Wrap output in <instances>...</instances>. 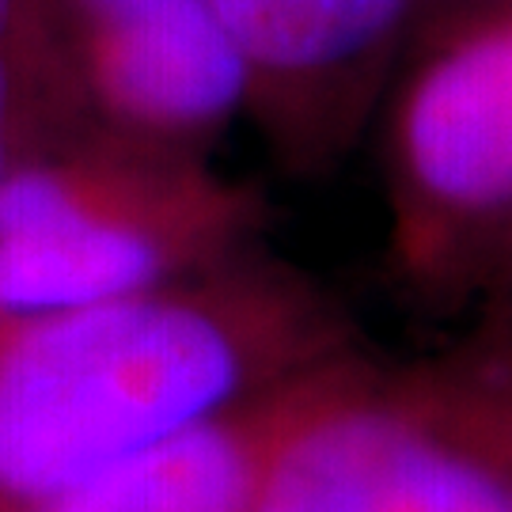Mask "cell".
<instances>
[{"mask_svg": "<svg viewBox=\"0 0 512 512\" xmlns=\"http://www.w3.org/2000/svg\"><path fill=\"white\" fill-rule=\"evenodd\" d=\"M361 349L315 277L251 247L95 308L0 323V512H38Z\"/></svg>", "mask_w": 512, "mask_h": 512, "instance_id": "cell-1", "label": "cell"}, {"mask_svg": "<svg viewBox=\"0 0 512 512\" xmlns=\"http://www.w3.org/2000/svg\"><path fill=\"white\" fill-rule=\"evenodd\" d=\"M251 512H512V338L368 349L296 387Z\"/></svg>", "mask_w": 512, "mask_h": 512, "instance_id": "cell-2", "label": "cell"}, {"mask_svg": "<svg viewBox=\"0 0 512 512\" xmlns=\"http://www.w3.org/2000/svg\"><path fill=\"white\" fill-rule=\"evenodd\" d=\"M266 205L209 156L84 126L0 183V323L95 308L258 247Z\"/></svg>", "mask_w": 512, "mask_h": 512, "instance_id": "cell-3", "label": "cell"}, {"mask_svg": "<svg viewBox=\"0 0 512 512\" xmlns=\"http://www.w3.org/2000/svg\"><path fill=\"white\" fill-rule=\"evenodd\" d=\"M387 202L410 281L471 296L512 220V19L410 61L387 126Z\"/></svg>", "mask_w": 512, "mask_h": 512, "instance_id": "cell-4", "label": "cell"}, {"mask_svg": "<svg viewBox=\"0 0 512 512\" xmlns=\"http://www.w3.org/2000/svg\"><path fill=\"white\" fill-rule=\"evenodd\" d=\"M247 69V114L293 175L357 145L406 61L418 0H209Z\"/></svg>", "mask_w": 512, "mask_h": 512, "instance_id": "cell-5", "label": "cell"}, {"mask_svg": "<svg viewBox=\"0 0 512 512\" xmlns=\"http://www.w3.org/2000/svg\"><path fill=\"white\" fill-rule=\"evenodd\" d=\"M99 126L209 156L247 110V69L209 0H57Z\"/></svg>", "mask_w": 512, "mask_h": 512, "instance_id": "cell-6", "label": "cell"}, {"mask_svg": "<svg viewBox=\"0 0 512 512\" xmlns=\"http://www.w3.org/2000/svg\"><path fill=\"white\" fill-rule=\"evenodd\" d=\"M296 387L129 459L38 512H251L262 459Z\"/></svg>", "mask_w": 512, "mask_h": 512, "instance_id": "cell-7", "label": "cell"}, {"mask_svg": "<svg viewBox=\"0 0 512 512\" xmlns=\"http://www.w3.org/2000/svg\"><path fill=\"white\" fill-rule=\"evenodd\" d=\"M92 122L57 0H0V183Z\"/></svg>", "mask_w": 512, "mask_h": 512, "instance_id": "cell-8", "label": "cell"}, {"mask_svg": "<svg viewBox=\"0 0 512 512\" xmlns=\"http://www.w3.org/2000/svg\"><path fill=\"white\" fill-rule=\"evenodd\" d=\"M501 19H512V0H418L406 65L452 38L471 35L478 27H490Z\"/></svg>", "mask_w": 512, "mask_h": 512, "instance_id": "cell-9", "label": "cell"}, {"mask_svg": "<svg viewBox=\"0 0 512 512\" xmlns=\"http://www.w3.org/2000/svg\"><path fill=\"white\" fill-rule=\"evenodd\" d=\"M471 296H478V308H482L478 323L512 338V220L482 262Z\"/></svg>", "mask_w": 512, "mask_h": 512, "instance_id": "cell-10", "label": "cell"}]
</instances>
